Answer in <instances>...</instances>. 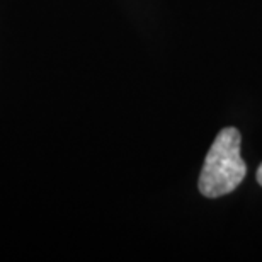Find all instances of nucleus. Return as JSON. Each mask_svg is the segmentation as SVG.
Masks as SVG:
<instances>
[{
    "instance_id": "obj_1",
    "label": "nucleus",
    "mask_w": 262,
    "mask_h": 262,
    "mask_svg": "<svg viewBox=\"0 0 262 262\" xmlns=\"http://www.w3.org/2000/svg\"><path fill=\"white\" fill-rule=\"evenodd\" d=\"M242 136L238 129L225 128L209 148L199 176V191L206 198H220L235 191L247 174V165L240 155Z\"/></svg>"
},
{
    "instance_id": "obj_2",
    "label": "nucleus",
    "mask_w": 262,
    "mask_h": 262,
    "mask_svg": "<svg viewBox=\"0 0 262 262\" xmlns=\"http://www.w3.org/2000/svg\"><path fill=\"white\" fill-rule=\"evenodd\" d=\"M257 182L262 186V165L257 169Z\"/></svg>"
}]
</instances>
